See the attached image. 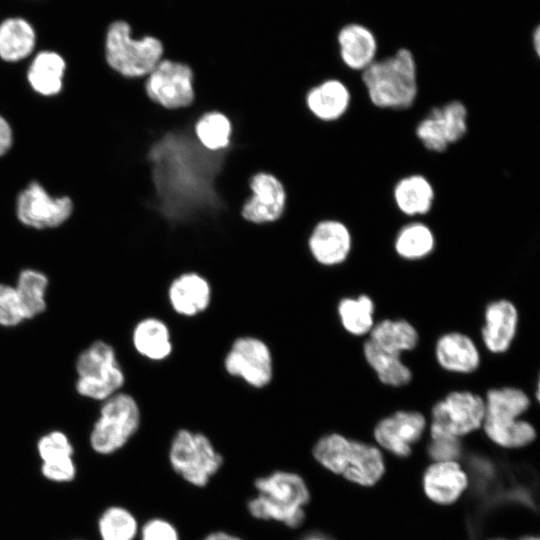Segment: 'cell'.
<instances>
[{
  "instance_id": "obj_1",
  "label": "cell",
  "mask_w": 540,
  "mask_h": 540,
  "mask_svg": "<svg viewBox=\"0 0 540 540\" xmlns=\"http://www.w3.org/2000/svg\"><path fill=\"white\" fill-rule=\"evenodd\" d=\"M257 495L247 502L252 517L264 521H277L295 529L306 518L304 507L310 501V491L298 473L274 471L254 480Z\"/></svg>"
},
{
  "instance_id": "obj_2",
  "label": "cell",
  "mask_w": 540,
  "mask_h": 540,
  "mask_svg": "<svg viewBox=\"0 0 540 540\" xmlns=\"http://www.w3.org/2000/svg\"><path fill=\"white\" fill-rule=\"evenodd\" d=\"M312 455L326 470L364 487L375 485L386 469L382 450L377 445L350 439L340 433L320 437Z\"/></svg>"
},
{
  "instance_id": "obj_3",
  "label": "cell",
  "mask_w": 540,
  "mask_h": 540,
  "mask_svg": "<svg viewBox=\"0 0 540 540\" xmlns=\"http://www.w3.org/2000/svg\"><path fill=\"white\" fill-rule=\"evenodd\" d=\"M485 415L481 429L495 445L504 449H519L537 437L535 427L522 416L531 407L530 396L521 388L503 386L490 388L484 396Z\"/></svg>"
},
{
  "instance_id": "obj_4",
  "label": "cell",
  "mask_w": 540,
  "mask_h": 540,
  "mask_svg": "<svg viewBox=\"0 0 540 540\" xmlns=\"http://www.w3.org/2000/svg\"><path fill=\"white\" fill-rule=\"evenodd\" d=\"M371 103L384 109H406L417 94V69L412 52L399 49L394 55L371 63L362 73Z\"/></svg>"
},
{
  "instance_id": "obj_5",
  "label": "cell",
  "mask_w": 540,
  "mask_h": 540,
  "mask_svg": "<svg viewBox=\"0 0 540 540\" xmlns=\"http://www.w3.org/2000/svg\"><path fill=\"white\" fill-rule=\"evenodd\" d=\"M164 41L154 35L135 38L130 25L113 22L105 38V58L109 67L125 79L146 77L164 58Z\"/></svg>"
},
{
  "instance_id": "obj_6",
  "label": "cell",
  "mask_w": 540,
  "mask_h": 540,
  "mask_svg": "<svg viewBox=\"0 0 540 540\" xmlns=\"http://www.w3.org/2000/svg\"><path fill=\"white\" fill-rule=\"evenodd\" d=\"M140 422L137 401L120 391L102 401L99 417L89 435L90 447L99 455H111L128 443L138 431Z\"/></svg>"
},
{
  "instance_id": "obj_7",
  "label": "cell",
  "mask_w": 540,
  "mask_h": 540,
  "mask_svg": "<svg viewBox=\"0 0 540 540\" xmlns=\"http://www.w3.org/2000/svg\"><path fill=\"white\" fill-rule=\"evenodd\" d=\"M77 393L85 398L104 401L120 392L125 375L114 348L97 340L85 348L75 363Z\"/></svg>"
},
{
  "instance_id": "obj_8",
  "label": "cell",
  "mask_w": 540,
  "mask_h": 540,
  "mask_svg": "<svg viewBox=\"0 0 540 540\" xmlns=\"http://www.w3.org/2000/svg\"><path fill=\"white\" fill-rule=\"evenodd\" d=\"M174 472L195 487H205L223 465V456L210 439L200 432L180 429L174 435L169 452Z\"/></svg>"
},
{
  "instance_id": "obj_9",
  "label": "cell",
  "mask_w": 540,
  "mask_h": 540,
  "mask_svg": "<svg viewBox=\"0 0 540 540\" xmlns=\"http://www.w3.org/2000/svg\"><path fill=\"white\" fill-rule=\"evenodd\" d=\"M484 415V397L469 390L450 391L431 407L429 435L461 439L481 429Z\"/></svg>"
},
{
  "instance_id": "obj_10",
  "label": "cell",
  "mask_w": 540,
  "mask_h": 540,
  "mask_svg": "<svg viewBox=\"0 0 540 540\" xmlns=\"http://www.w3.org/2000/svg\"><path fill=\"white\" fill-rule=\"evenodd\" d=\"M194 73L181 61L163 58L144 79V91L153 103L176 110L194 101Z\"/></svg>"
},
{
  "instance_id": "obj_11",
  "label": "cell",
  "mask_w": 540,
  "mask_h": 540,
  "mask_svg": "<svg viewBox=\"0 0 540 540\" xmlns=\"http://www.w3.org/2000/svg\"><path fill=\"white\" fill-rule=\"evenodd\" d=\"M468 111L459 100L433 108L415 129L417 138L432 152H444L449 144L461 140L468 131Z\"/></svg>"
},
{
  "instance_id": "obj_12",
  "label": "cell",
  "mask_w": 540,
  "mask_h": 540,
  "mask_svg": "<svg viewBox=\"0 0 540 540\" xmlns=\"http://www.w3.org/2000/svg\"><path fill=\"white\" fill-rule=\"evenodd\" d=\"M228 374L255 388L267 386L273 376L272 354L262 340L244 336L237 338L224 359Z\"/></svg>"
},
{
  "instance_id": "obj_13",
  "label": "cell",
  "mask_w": 540,
  "mask_h": 540,
  "mask_svg": "<svg viewBox=\"0 0 540 540\" xmlns=\"http://www.w3.org/2000/svg\"><path fill=\"white\" fill-rule=\"evenodd\" d=\"M427 417L417 410H397L381 418L373 428V438L381 450L399 458L412 454V446L424 435Z\"/></svg>"
},
{
  "instance_id": "obj_14",
  "label": "cell",
  "mask_w": 540,
  "mask_h": 540,
  "mask_svg": "<svg viewBox=\"0 0 540 540\" xmlns=\"http://www.w3.org/2000/svg\"><path fill=\"white\" fill-rule=\"evenodd\" d=\"M73 202L68 196L52 197L38 182H31L18 196L17 217L26 226L45 229L62 225L71 216Z\"/></svg>"
},
{
  "instance_id": "obj_15",
  "label": "cell",
  "mask_w": 540,
  "mask_h": 540,
  "mask_svg": "<svg viewBox=\"0 0 540 540\" xmlns=\"http://www.w3.org/2000/svg\"><path fill=\"white\" fill-rule=\"evenodd\" d=\"M353 245L347 224L339 220L319 221L312 229L307 248L312 260L321 267H337L349 257Z\"/></svg>"
},
{
  "instance_id": "obj_16",
  "label": "cell",
  "mask_w": 540,
  "mask_h": 540,
  "mask_svg": "<svg viewBox=\"0 0 540 540\" xmlns=\"http://www.w3.org/2000/svg\"><path fill=\"white\" fill-rule=\"evenodd\" d=\"M249 186L252 194L243 204L242 217L255 224L278 220L286 203L282 183L272 174L259 172L250 179Z\"/></svg>"
},
{
  "instance_id": "obj_17",
  "label": "cell",
  "mask_w": 540,
  "mask_h": 540,
  "mask_svg": "<svg viewBox=\"0 0 540 540\" xmlns=\"http://www.w3.org/2000/svg\"><path fill=\"white\" fill-rule=\"evenodd\" d=\"M519 312L509 299L490 301L484 309L481 341L491 354L506 353L512 346L518 331Z\"/></svg>"
},
{
  "instance_id": "obj_18",
  "label": "cell",
  "mask_w": 540,
  "mask_h": 540,
  "mask_svg": "<svg viewBox=\"0 0 540 540\" xmlns=\"http://www.w3.org/2000/svg\"><path fill=\"white\" fill-rule=\"evenodd\" d=\"M437 364L455 374H472L481 365V353L475 341L466 333L449 331L440 335L434 346Z\"/></svg>"
},
{
  "instance_id": "obj_19",
  "label": "cell",
  "mask_w": 540,
  "mask_h": 540,
  "mask_svg": "<svg viewBox=\"0 0 540 540\" xmlns=\"http://www.w3.org/2000/svg\"><path fill=\"white\" fill-rule=\"evenodd\" d=\"M425 495L439 505L455 503L468 487V477L457 461L430 464L422 478Z\"/></svg>"
},
{
  "instance_id": "obj_20",
  "label": "cell",
  "mask_w": 540,
  "mask_h": 540,
  "mask_svg": "<svg viewBox=\"0 0 540 540\" xmlns=\"http://www.w3.org/2000/svg\"><path fill=\"white\" fill-rule=\"evenodd\" d=\"M168 299L177 314L196 316L209 306L211 287L208 280L197 271H185L170 283Z\"/></svg>"
},
{
  "instance_id": "obj_21",
  "label": "cell",
  "mask_w": 540,
  "mask_h": 540,
  "mask_svg": "<svg viewBox=\"0 0 540 540\" xmlns=\"http://www.w3.org/2000/svg\"><path fill=\"white\" fill-rule=\"evenodd\" d=\"M305 102L316 119L335 122L348 112L352 97L344 81L331 78L312 87L306 94Z\"/></svg>"
},
{
  "instance_id": "obj_22",
  "label": "cell",
  "mask_w": 540,
  "mask_h": 540,
  "mask_svg": "<svg viewBox=\"0 0 540 540\" xmlns=\"http://www.w3.org/2000/svg\"><path fill=\"white\" fill-rule=\"evenodd\" d=\"M339 55L343 64L351 70H365L375 61L377 41L367 27L348 24L337 35Z\"/></svg>"
},
{
  "instance_id": "obj_23",
  "label": "cell",
  "mask_w": 540,
  "mask_h": 540,
  "mask_svg": "<svg viewBox=\"0 0 540 540\" xmlns=\"http://www.w3.org/2000/svg\"><path fill=\"white\" fill-rule=\"evenodd\" d=\"M367 339L386 352L402 356L416 349L420 335L407 319L385 318L375 322Z\"/></svg>"
},
{
  "instance_id": "obj_24",
  "label": "cell",
  "mask_w": 540,
  "mask_h": 540,
  "mask_svg": "<svg viewBox=\"0 0 540 540\" xmlns=\"http://www.w3.org/2000/svg\"><path fill=\"white\" fill-rule=\"evenodd\" d=\"M362 352L367 365L383 385L400 388L411 383L413 372L401 355L386 352L368 339L363 343Z\"/></svg>"
},
{
  "instance_id": "obj_25",
  "label": "cell",
  "mask_w": 540,
  "mask_h": 540,
  "mask_svg": "<svg viewBox=\"0 0 540 540\" xmlns=\"http://www.w3.org/2000/svg\"><path fill=\"white\" fill-rule=\"evenodd\" d=\"M132 343L135 350L152 361H161L172 352L170 331L160 319L148 317L139 321L133 329Z\"/></svg>"
},
{
  "instance_id": "obj_26",
  "label": "cell",
  "mask_w": 540,
  "mask_h": 540,
  "mask_svg": "<svg viewBox=\"0 0 540 540\" xmlns=\"http://www.w3.org/2000/svg\"><path fill=\"white\" fill-rule=\"evenodd\" d=\"M65 69L66 63L60 54L41 51L31 62L27 79L35 92L43 96H53L62 89Z\"/></svg>"
},
{
  "instance_id": "obj_27",
  "label": "cell",
  "mask_w": 540,
  "mask_h": 540,
  "mask_svg": "<svg viewBox=\"0 0 540 540\" xmlns=\"http://www.w3.org/2000/svg\"><path fill=\"white\" fill-rule=\"evenodd\" d=\"M397 208L407 216L424 215L431 210L435 197L431 183L415 174L400 179L394 187Z\"/></svg>"
},
{
  "instance_id": "obj_28",
  "label": "cell",
  "mask_w": 540,
  "mask_h": 540,
  "mask_svg": "<svg viewBox=\"0 0 540 540\" xmlns=\"http://www.w3.org/2000/svg\"><path fill=\"white\" fill-rule=\"evenodd\" d=\"M36 44L32 25L20 17L8 18L0 23V58L16 62L29 56Z\"/></svg>"
},
{
  "instance_id": "obj_29",
  "label": "cell",
  "mask_w": 540,
  "mask_h": 540,
  "mask_svg": "<svg viewBox=\"0 0 540 540\" xmlns=\"http://www.w3.org/2000/svg\"><path fill=\"white\" fill-rule=\"evenodd\" d=\"M375 308L374 300L364 293L340 299L337 314L342 328L354 337L368 336L376 322Z\"/></svg>"
},
{
  "instance_id": "obj_30",
  "label": "cell",
  "mask_w": 540,
  "mask_h": 540,
  "mask_svg": "<svg viewBox=\"0 0 540 540\" xmlns=\"http://www.w3.org/2000/svg\"><path fill=\"white\" fill-rule=\"evenodd\" d=\"M49 285L47 276L36 269H23L14 285L22 304L26 320L42 314L47 307L46 293Z\"/></svg>"
},
{
  "instance_id": "obj_31",
  "label": "cell",
  "mask_w": 540,
  "mask_h": 540,
  "mask_svg": "<svg viewBox=\"0 0 540 540\" xmlns=\"http://www.w3.org/2000/svg\"><path fill=\"white\" fill-rule=\"evenodd\" d=\"M435 248V236L431 229L419 222L405 225L397 233L394 242L396 254L409 261L426 258Z\"/></svg>"
},
{
  "instance_id": "obj_32",
  "label": "cell",
  "mask_w": 540,
  "mask_h": 540,
  "mask_svg": "<svg viewBox=\"0 0 540 540\" xmlns=\"http://www.w3.org/2000/svg\"><path fill=\"white\" fill-rule=\"evenodd\" d=\"M101 540H134L139 533L135 515L125 507H107L97 522Z\"/></svg>"
},
{
  "instance_id": "obj_33",
  "label": "cell",
  "mask_w": 540,
  "mask_h": 540,
  "mask_svg": "<svg viewBox=\"0 0 540 540\" xmlns=\"http://www.w3.org/2000/svg\"><path fill=\"white\" fill-rule=\"evenodd\" d=\"M194 133L204 148L209 151H219L228 147L232 125L223 113L207 112L196 121Z\"/></svg>"
},
{
  "instance_id": "obj_34",
  "label": "cell",
  "mask_w": 540,
  "mask_h": 540,
  "mask_svg": "<svg viewBox=\"0 0 540 540\" xmlns=\"http://www.w3.org/2000/svg\"><path fill=\"white\" fill-rule=\"evenodd\" d=\"M41 462L57 461L74 456L73 444L66 433L52 430L42 435L36 444Z\"/></svg>"
},
{
  "instance_id": "obj_35",
  "label": "cell",
  "mask_w": 540,
  "mask_h": 540,
  "mask_svg": "<svg viewBox=\"0 0 540 540\" xmlns=\"http://www.w3.org/2000/svg\"><path fill=\"white\" fill-rule=\"evenodd\" d=\"M24 321L26 317L15 287L0 283V326L11 328Z\"/></svg>"
},
{
  "instance_id": "obj_36",
  "label": "cell",
  "mask_w": 540,
  "mask_h": 540,
  "mask_svg": "<svg viewBox=\"0 0 540 540\" xmlns=\"http://www.w3.org/2000/svg\"><path fill=\"white\" fill-rule=\"evenodd\" d=\"M427 452L433 462L457 461L462 453L461 439L444 435L430 437Z\"/></svg>"
},
{
  "instance_id": "obj_37",
  "label": "cell",
  "mask_w": 540,
  "mask_h": 540,
  "mask_svg": "<svg viewBox=\"0 0 540 540\" xmlns=\"http://www.w3.org/2000/svg\"><path fill=\"white\" fill-rule=\"evenodd\" d=\"M42 476L53 483H70L77 475V466L74 457L57 461L41 462Z\"/></svg>"
},
{
  "instance_id": "obj_38",
  "label": "cell",
  "mask_w": 540,
  "mask_h": 540,
  "mask_svg": "<svg viewBox=\"0 0 540 540\" xmlns=\"http://www.w3.org/2000/svg\"><path fill=\"white\" fill-rule=\"evenodd\" d=\"M141 540H180L175 526L162 518H153L140 529Z\"/></svg>"
},
{
  "instance_id": "obj_39",
  "label": "cell",
  "mask_w": 540,
  "mask_h": 540,
  "mask_svg": "<svg viewBox=\"0 0 540 540\" xmlns=\"http://www.w3.org/2000/svg\"><path fill=\"white\" fill-rule=\"evenodd\" d=\"M12 141V129L7 120L0 115V156L10 149Z\"/></svg>"
},
{
  "instance_id": "obj_40",
  "label": "cell",
  "mask_w": 540,
  "mask_h": 540,
  "mask_svg": "<svg viewBox=\"0 0 540 540\" xmlns=\"http://www.w3.org/2000/svg\"><path fill=\"white\" fill-rule=\"evenodd\" d=\"M202 540H244L243 538L224 532V531H216L209 533L206 535Z\"/></svg>"
},
{
  "instance_id": "obj_41",
  "label": "cell",
  "mask_w": 540,
  "mask_h": 540,
  "mask_svg": "<svg viewBox=\"0 0 540 540\" xmlns=\"http://www.w3.org/2000/svg\"><path fill=\"white\" fill-rule=\"evenodd\" d=\"M533 43L536 54L539 56L540 52V29L537 27L533 34Z\"/></svg>"
},
{
  "instance_id": "obj_42",
  "label": "cell",
  "mask_w": 540,
  "mask_h": 540,
  "mask_svg": "<svg viewBox=\"0 0 540 540\" xmlns=\"http://www.w3.org/2000/svg\"><path fill=\"white\" fill-rule=\"evenodd\" d=\"M490 540H509V539H504V538H494V539H490ZM518 540H539L538 537L536 536H524Z\"/></svg>"
},
{
  "instance_id": "obj_43",
  "label": "cell",
  "mask_w": 540,
  "mask_h": 540,
  "mask_svg": "<svg viewBox=\"0 0 540 540\" xmlns=\"http://www.w3.org/2000/svg\"><path fill=\"white\" fill-rule=\"evenodd\" d=\"M306 540H325V539L320 538V537H311V538H308Z\"/></svg>"
}]
</instances>
